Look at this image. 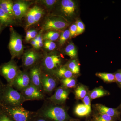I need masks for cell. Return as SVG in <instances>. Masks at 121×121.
Returning <instances> with one entry per match:
<instances>
[{
  "label": "cell",
  "instance_id": "cell-11",
  "mask_svg": "<svg viewBox=\"0 0 121 121\" xmlns=\"http://www.w3.org/2000/svg\"><path fill=\"white\" fill-rule=\"evenodd\" d=\"M41 81L42 88L44 94H51L56 88L57 85L56 79L50 74L43 71Z\"/></svg>",
  "mask_w": 121,
  "mask_h": 121
},
{
  "label": "cell",
  "instance_id": "cell-29",
  "mask_svg": "<svg viewBox=\"0 0 121 121\" xmlns=\"http://www.w3.org/2000/svg\"><path fill=\"white\" fill-rule=\"evenodd\" d=\"M29 7L28 4L24 1H17L14 3L13 5V11L14 13L15 12L19 11L20 9Z\"/></svg>",
  "mask_w": 121,
  "mask_h": 121
},
{
  "label": "cell",
  "instance_id": "cell-38",
  "mask_svg": "<svg viewBox=\"0 0 121 121\" xmlns=\"http://www.w3.org/2000/svg\"><path fill=\"white\" fill-rule=\"evenodd\" d=\"M37 32L36 30L34 29L30 30V38H29L30 40L35 39V37L37 36Z\"/></svg>",
  "mask_w": 121,
  "mask_h": 121
},
{
  "label": "cell",
  "instance_id": "cell-45",
  "mask_svg": "<svg viewBox=\"0 0 121 121\" xmlns=\"http://www.w3.org/2000/svg\"><path fill=\"white\" fill-rule=\"evenodd\" d=\"M3 27H4L1 26V25H0V33L1 32V31H2V29L3 28Z\"/></svg>",
  "mask_w": 121,
  "mask_h": 121
},
{
  "label": "cell",
  "instance_id": "cell-35",
  "mask_svg": "<svg viewBox=\"0 0 121 121\" xmlns=\"http://www.w3.org/2000/svg\"><path fill=\"white\" fill-rule=\"evenodd\" d=\"M34 39L37 43V44L39 45V48L42 47L43 44V36H42L41 35V32H40L39 35H37V36Z\"/></svg>",
  "mask_w": 121,
  "mask_h": 121
},
{
  "label": "cell",
  "instance_id": "cell-37",
  "mask_svg": "<svg viewBox=\"0 0 121 121\" xmlns=\"http://www.w3.org/2000/svg\"><path fill=\"white\" fill-rule=\"evenodd\" d=\"M83 101L85 105L89 108H91L90 99L88 95H86L84 97Z\"/></svg>",
  "mask_w": 121,
  "mask_h": 121
},
{
  "label": "cell",
  "instance_id": "cell-31",
  "mask_svg": "<svg viewBox=\"0 0 121 121\" xmlns=\"http://www.w3.org/2000/svg\"><path fill=\"white\" fill-rule=\"evenodd\" d=\"M44 47L46 50L52 51L55 50L56 45L54 41L48 40H45L43 43Z\"/></svg>",
  "mask_w": 121,
  "mask_h": 121
},
{
  "label": "cell",
  "instance_id": "cell-9",
  "mask_svg": "<svg viewBox=\"0 0 121 121\" xmlns=\"http://www.w3.org/2000/svg\"><path fill=\"white\" fill-rule=\"evenodd\" d=\"M25 101L41 100L45 99L44 93L31 83L26 89L20 92Z\"/></svg>",
  "mask_w": 121,
  "mask_h": 121
},
{
  "label": "cell",
  "instance_id": "cell-13",
  "mask_svg": "<svg viewBox=\"0 0 121 121\" xmlns=\"http://www.w3.org/2000/svg\"><path fill=\"white\" fill-rule=\"evenodd\" d=\"M69 93L67 89L60 87L56 89L54 94L48 98L47 99L48 101L56 105L62 104L67 99Z\"/></svg>",
  "mask_w": 121,
  "mask_h": 121
},
{
  "label": "cell",
  "instance_id": "cell-7",
  "mask_svg": "<svg viewBox=\"0 0 121 121\" xmlns=\"http://www.w3.org/2000/svg\"><path fill=\"white\" fill-rule=\"evenodd\" d=\"M69 25V22L64 17L53 16L48 18L44 24L43 30L48 31L63 30Z\"/></svg>",
  "mask_w": 121,
  "mask_h": 121
},
{
  "label": "cell",
  "instance_id": "cell-15",
  "mask_svg": "<svg viewBox=\"0 0 121 121\" xmlns=\"http://www.w3.org/2000/svg\"><path fill=\"white\" fill-rule=\"evenodd\" d=\"M13 1L10 0H0V8L7 15L15 19L13 11Z\"/></svg>",
  "mask_w": 121,
  "mask_h": 121
},
{
  "label": "cell",
  "instance_id": "cell-40",
  "mask_svg": "<svg viewBox=\"0 0 121 121\" xmlns=\"http://www.w3.org/2000/svg\"><path fill=\"white\" fill-rule=\"evenodd\" d=\"M114 75L115 80L117 82L121 84V71L116 73Z\"/></svg>",
  "mask_w": 121,
  "mask_h": 121
},
{
  "label": "cell",
  "instance_id": "cell-24",
  "mask_svg": "<svg viewBox=\"0 0 121 121\" xmlns=\"http://www.w3.org/2000/svg\"><path fill=\"white\" fill-rule=\"evenodd\" d=\"M67 67L73 74H78L80 72V67L78 62L75 60L70 61L67 64Z\"/></svg>",
  "mask_w": 121,
  "mask_h": 121
},
{
  "label": "cell",
  "instance_id": "cell-27",
  "mask_svg": "<svg viewBox=\"0 0 121 121\" xmlns=\"http://www.w3.org/2000/svg\"><path fill=\"white\" fill-rule=\"evenodd\" d=\"M70 36V31L69 30H66L60 34L59 40L60 45L62 46L65 43L66 41Z\"/></svg>",
  "mask_w": 121,
  "mask_h": 121
},
{
  "label": "cell",
  "instance_id": "cell-5",
  "mask_svg": "<svg viewBox=\"0 0 121 121\" xmlns=\"http://www.w3.org/2000/svg\"><path fill=\"white\" fill-rule=\"evenodd\" d=\"M20 70L16 63L12 59L1 65L0 74L7 80L8 85L12 86Z\"/></svg>",
  "mask_w": 121,
  "mask_h": 121
},
{
  "label": "cell",
  "instance_id": "cell-21",
  "mask_svg": "<svg viewBox=\"0 0 121 121\" xmlns=\"http://www.w3.org/2000/svg\"><path fill=\"white\" fill-rule=\"evenodd\" d=\"M66 54L71 58H75L77 56V51L74 44L73 43L69 44L65 49Z\"/></svg>",
  "mask_w": 121,
  "mask_h": 121
},
{
  "label": "cell",
  "instance_id": "cell-28",
  "mask_svg": "<svg viewBox=\"0 0 121 121\" xmlns=\"http://www.w3.org/2000/svg\"><path fill=\"white\" fill-rule=\"evenodd\" d=\"M33 8L34 17L35 21L36 23L39 22L41 19L42 15L43 14V12L42 9L38 6H34Z\"/></svg>",
  "mask_w": 121,
  "mask_h": 121
},
{
  "label": "cell",
  "instance_id": "cell-32",
  "mask_svg": "<svg viewBox=\"0 0 121 121\" xmlns=\"http://www.w3.org/2000/svg\"><path fill=\"white\" fill-rule=\"evenodd\" d=\"M76 26H77V31H76V35H78L82 34L84 32L85 30V25L82 21L80 20L77 21L76 22Z\"/></svg>",
  "mask_w": 121,
  "mask_h": 121
},
{
  "label": "cell",
  "instance_id": "cell-26",
  "mask_svg": "<svg viewBox=\"0 0 121 121\" xmlns=\"http://www.w3.org/2000/svg\"><path fill=\"white\" fill-rule=\"evenodd\" d=\"M76 97L79 99H83L86 95L87 91L86 89L82 86H78L75 90Z\"/></svg>",
  "mask_w": 121,
  "mask_h": 121
},
{
  "label": "cell",
  "instance_id": "cell-23",
  "mask_svg": "<svg viewBox=\"0 0 121 121\" xmlns=\"http://www.w3.org/2000/svg\"><path fill=\"white\" fill-rule=\"evenodd\" d=\"M107 94V92L102 89H96L91 91L90 94V98L92 99L103 97Z\"/></svg>",
  "mask_w": 121,
  "mask_h": 121
},
{
  "label": "cell",
  "instance_id": "cell-19",
  "mask_svg": "<svg viewBox=\"0 0 121 121\" xmlns=\"http://www.w3.org/2000/svg\"><path fill=\"white\" fill-rule=\"evenodd\" d=\"M97 109L100 113L104 114L113 117L117 115V112L115 109L109 108L102 105H98L97 106Z\"/></svg>",
  "mask_w": 121,
  "mask_h": 121
},
{
  "label": "cell",
  "instance_id": "cell-36",
  "mask_svg": "<svg viewBox=\"0 0 121 121\" xmlns=\"http://www.w3.org/2000/svg\"><path fill=\"white\" fill-rule=\"evenodd\" d=\"M69 31L70 34V37H73L76 35V31H77V26L76 24L72 25L70 27Z\"/></svg>",
  "mask_w": 121,
  "mask_h": 121
},
{
  "label": "cell",
  "instance_id": "cell-16",
  "mask_svg": "<svg viewBox=\"0 0 121 121\" xmlns=\"http://www.w3.org/2000/svg\"><path fill=\"white\" fill-rule=\"evenodd\" d=\"M14 23V19L3 11L0 8V25L3 27L12 25Z\"/></svg>",
  "mask_w": 121,
  "mask_h": 121
},
{
  "label": "cell",
  "instance_id": "cell-20",
  "mask_svg": "<svg viewBox=\"0 0 121 121\" xmlns=\"http://www.w3.org/2000/svg\"><path fill=\"white\" fill-rule=\"evenodd\" d=\"M60 36L59 33L55 31H48L44 35L43 39L44 40H48L54 41L58 39Z\"/></svg>",
  "mask_w": 121,
  "mask_h": 121
},
{
  "label": "cell",
  "instance_id": "cell-33",
  "mask_svg": "<svg viewBox=\"0 0 121 121\" xmlns=\"http://www.w3.org/2000/svg\"><path fill=\"white\" fill-rule=\"evenodd\" d=\"M95 121H112V117L104 114L100 115L95 117Z\"/></svg>",
  "mask_w": 121,
  "mask_h": 121
},
{
  "label": "cell",
  "instance_id": "cell-43",
  "mask_svg": "<svg viewBox=\"0 0 121 121\" xmlns=\"http://www.w3.org/2000/svg\"><path fill=\"white\" fill-rule=\"evenodd\" d=\"M4 89V87H3L2 84L0 82V99H1V95H2Z\"/></svg>",
  "mask_w": 121,
  "mask_h": 121
},
{
  "label": "cell",
  "instance_id": "cell-8",
  "mask_svg": "<svg viewBox=\"0 0 121 121\" xmlns=\"http://www.w3.org/2000/svg\"><path fill=\"white\" fill-rule=\"evenodd\" d=\"M31 83L29 72L26 71H22L20 70L12 86L21 92L28 87Z\"/></svg>",
  "mask_w": 121,
  "mask_h": 121
},
{
  "label": "cell",
  "instance_id": "cell-22",
  "mask_svg": "<svg viewBox=\"0 0 121 121\" xmlns=\"http://www.w3.org/2000/svg\"><path fill=\"white\" fill-rule=\"evenodd\" d=\"M61 82L62 87L66 89L73 88L76 84L75 79L72 78L63 79L61 80Z\"/></svg>",
  "mask_w": 121,
  "mask_h": 121
},
{
  "label": "cell",
  "instance_id": "cell-14",
  "mask_svg": "<svg viewBox=\"0 0 121 121\" xmlns=\"http://www.w3.org/2000/svg\"><path fill=\"white\" fill-rule=\"evenodd\" d=\"M76 4L72 0H63L60 4V9L66 16L71 17L75 14Z\"/></svg>",
  "mask_w": 121,
  "mask_h": 121
},
{
  "label": "cell",
  "instance_id": "cell-44",
  "mask_svg": "<svg viewBox=\"0 0 121 121\" xmlns=\"http://www.w3.org/2000/svg\"><path fill=\"white\" fill-rule=\"evenodd\" d=\"M41 117V118H39V119H36L35 121H48L49 119H46L44 118Z\"/></svg>",
  "mask_w": 121,
  "mask_h": 121
},
{
  "label": "cell",
  "instance_id": "cell-42",
  "mask_svg": "<svg viewBox=\"0 0 121 121\" xmlns=\"http://www.w3.org/2000/svg\"><path fill=\"white\" fill-rule=\"evenodd\" d=\"M30 30H29L26 32V36H25V41L26 42H28L30 41L29 38H30Z\"/></svg>",
  "mask_w": 121,
  "mask_h": 121
},
{
  "label": "cell",
  "instance_id": "cell-2",
  "mask_svg": "<svg viewBox=\"0 0 121 121\" xmlns=\"http://www.w3.org/2000/svg\"><path fill=\"white\" fill-rule=\"evenodd\" d=\"M1 99L4 105L9 107L22 106L26 101L20 92L9 85L4 87Z\"/></svg>",
  "mask_w": 121,
  "mask_h": 121
},
{
  "label": "cell",
  "instance_id": "cell-25",
  "mask_svg": "<svg viewBox=\"0 0 121 121\" xmlns=\"http://www.w3.org/2000/svg\"><path fill=\"white\" fill-rule=\"evenodd\" d=\"M97 75L105 82H113L116 80L114 75L110 73H99Z\"/></svg>",
  "mask_w": 121,
  "mask_h": 121
},
{
  "label": "cell",
  "instance_id": "cell-6",
  "mask_svg": "<svg viewBox=\"0 0 121 121\" xmlns=\"http://www.w3.org/2000/svg\"><path fill=\"white\" fill-rule=\"evenodd\" d=\"M62 60L59 55L56 54H49L43 58L41 67L44 72L49 74L56 72L61 67Z\"/></svg>",
  "mask_w": 121,
  "mask_h": 121
},
{
  "label": "cell",
  "instance_id": "cell-41",
  "mask_svg": "<svg viewBox=\"0 0 121 121\" xmlns=\"http://www.w3.org/2000/svg\"><path fill=\"white\" fill-rule=\"evenodd\" d=\"M30 43H31V44L33 47L35 48V49H37L39 48V45L37 44V43H36L35 39H32L31 40Z\"/></svg>",
  "mask_w": 121,
  "mask_h": 121
},
{
  "label": "cell",
  "instance_id": "cell-4",
  "mask_svg": "<svg viewBox=\"0 0 121 121\" xmlns=\"http://www.w3.org/2000/svg\"><path fill=\"white\" fill-rule=\"evenodd\" d=\"M10 39L8 48L12 59L20 57L23 54L24 47L21 36L13 28H10Z\"/></svg>",
  "mask_w": 121,
  "mask_h": 121
},
{
  "label": "cell",
  "instance_id": "cell-12",
  "mask_svg": "<svg viewBox=\"0 0 121 121\" xmlns=\"http://www.w3.org/2000/svg\"><path fill=\"white\" fill-rule=\"evenodd\" d=\"M42 72L41 66L37 64L30 68L29 73L31 83L43 93L41 85Z\"/></svg>",
  "mask_w": 121,
  "mask_h": 121
},
{
  "label": "cell",
  "instance_id": "cell-1",
  "mask_svg": "<svg viewBox=\"0 0 121 121\" xmlns=\"http://www.w3.org/2000/svg\"><path fill=\"white\" fill-rule=\"evenodd\" d=\"M36 113L39 117L54 121H65L68 118L67 113L64 108L46 102Z\"/></svg>",
  "mask_w": 121,
  "mask_h": 121
},
{
  "label": "cell",
  "instance_id": "cell-34",
  "mask_svg": "<svg viewBox=\"0 0 121 121\" xmlns=\"http://www.w3.org/2000/svg\"><path fill=\"white\" fill-rule=\"evenodd\" d=\"M41 3L48 8H51L54 7L57 1L56 0H43L40 1Z\"/></svg>",
  "mask_w": 121,
  "mask_h": 121
},
{
  "label": "cell",
  "instance_id": "cell-18",
  "mask_svg": "<svg viewBox=\"0 0 121 121\" xmlns=\"http://www.w3.org/2000/svg\"><path fill=\"white\" fill-rule=\"evenodd\" d=\"M55 73L57 77L62 79L71 78L73 74L68 68L65 66L60 68L55 72Z\"/></svg>",
  "mask_w": 121,
  "mask_h": 121
},
{
  "label": "cell",
  "instance_id": "cell-10",
  "mask_svg": "<svg viewBox=\"0 0 121 121\" xmlns=\"http://www.w3.org/2000/svg\"><path fill=\"white\" fill-rule=\"evenodd\" d=\"M23 65L25 68H31L37 65V63L41 58L40 54L35 50H28L23 54Z\"/></svg>",
  "mask_w": 121,
  "mask_h": 121
},
{
  "label": "cell",
  "instance_id": "cell-30",
  "mask_svg": "<svg viewBox=\"0 0 121 121\" xmlns=\"http://www.w3.org/2000/svg\"><path fill=\"white\" fill-rule=\"evenodd\" d=\"M27 26H30L36 23L33 8L30 9L27 14Z\"/></svg>",
  "mask_w": 121,
  "mask_h": 121
},
{
  "label": "cell",
  "instance_id": "cell-39",
  "mask_svg": "<svg viewBox=\"0 0 121 121\" xmlns=\"http://www.w3.org/2000/svg\"><path fill=\"white\" fill-rule=\"evenodd\" d=\"M0 121H12L8 116L5 114H1L0 116Z\"/></svg>",
  "mask_w": 121,
  "mask_h": 121
},
{
  "label": "cell",
  "instance_id": "cell-3",
  "mask_svg": "<svg viewBox=\"0 0 121 121\" xmlns=\"http://www.w3.org/2000/svg\"><path fill=\"white\" fill-rule=\"evenodd\" d=\"M6 112L15 121H31L33 117L36 115V112L27 110L22 106L9 107L4 105Z\"/></svg>",
  "mask_w": 121,
  "mask_h": 121
},
{
  "label": "cell",
  "instance_id": "cell-17",
  "mask_svg": "<svg viewBox=\"0 0 121 121\" xmlns=\"http://www.w3.org/2000/svg\"><path fill=\"white\" fill-rule=\"evenodd\" d=\"M91 111V108L85 105L84 104H79L76 106L75 109V113L79 117H83L87 116Z\"/></svg>",
  "mask_w": 121,
  "mask_h": 121
}]
</instances>
